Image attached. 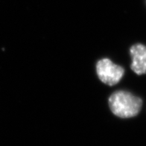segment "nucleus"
<instances>
[{
	"instance_id": "f257e3e1",
	"label": "nucleus",
	"mask_w": 146,
	"mask_h": 146,
	"mask_svg": "<svg viewBox=\"0 0 146 146\" xmlns=\"http://www.w3.org/2000/svg\"><path fill=\"white\" fill-rule=\"evenodd\" d=\"M109 106L114 115L127 119L138 115L142 109V100L130 92L118 90L110 97Z\"/></svg>"
},
{
	"instance_id": "f03ea898",
	"label": "nucleus",
	"mask_w": 146,
	"mask_h": 146,
	"mask_svg": "<svg viewBox=\"0 0 146 146\" xmlns=\"http://www.w3.org/2000/svg\"><path fill=\"white\" fill-rule=\"evenodd\" d=\"M96 71L100 81L109 86L118 84L125 73L123 68L113 64L108 58H104L98 61Z\"/></svg>"
},
{
	"instance_id": "7ed1b4c3",
	"label": "nucleus",
	"mask_w": 146,
	"mask_h": 146,
	"mask_svg": "<svg viewBox=\"0 0 146 146\" xmlns=\"http://www.w3.org/2000/svg\"><path fill=\"white\" fill-rule=\"evenodd\" d=\"M132 64L131 68L138 75L146 74V46L137 43L130 48Z\"/></svg>"
}]
</instances>
